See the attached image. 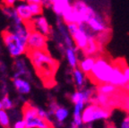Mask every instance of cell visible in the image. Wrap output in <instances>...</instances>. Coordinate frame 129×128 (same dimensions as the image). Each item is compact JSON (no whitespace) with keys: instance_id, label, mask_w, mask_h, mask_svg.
<instances>
[{"instance_id":"cell-19","label":"cell","mask_w":129,"mask_h":128,"mask_svg":"<svg viewBox=\"0 0 129 128\" xmlns=\"http://www.w3.org/2000/svg\"><path fill=\"white\" fill-rule=\"evenodd\" d=\"M117 90V87H116L114 84L110 83H102L97 85L96 87V92L102 93V94L109 95V96H114Z\"/></svg>"},{"instance_id":"cell-8","label":"cell","mask_w":129,"mask_h":128,"mask_svg":"<svg viewBox=\"0 0 129 128\" xmlns=\"http://www.w3.org/2000/svg\"><path fill=\"white\" fill-rule=\"evenodd\" d=\"M26 25L29 27L30 29H34V30H38V31L41 32L42 34H44L45 36L48 37L49 34L51 32V29L48 22L46 18H45L43 15H38L35 16L32 18L31 21L28 22H25Z\"/></svg>"},{"instance_id":"cell-18","label":"cell","mask_w":129,"mask_h":128,"mask_svg":"<svg viewBox=\"0 0 129 128\" xmlns=\"http://www.w3.org/2000/svg\"><path fill=\"white\" fill-rule=\"evenodd\" d=\"M100 44L98 40H96V36L95 37H92V38L90 40L88 43V46L86 47L84 50L83 51V53L84 54V56H94L95 55L98 53L100 49Z\"/></svg>"},{"instance_id":"cell-7","label":"cell","mask_w":129,"mask_h":128,"mask_svg":"<svg viewBox=\"0 0 129 128\" xmlns=\"http://www.w3.org/2000/svg\"><path fill=\"white\" fill-rule=\"evenodd\" d=\"M73 7L77 11L79 15V24L81 23H87L90 19H91L93 16L97 14L96 11L92 7L89 6L83 1H75L73 4Z\"/></svg>"},{"instance_id":"cell-33","label":"cell","mask_w":129,"mask_h":128,"mask_svg":"<svg viewBox=\"0 0 129 128\" xmlns=\"http://www.w3.org/2000/svg\"><path fill=\"white\" fill-rule=\"evenodd\" d=\"M72 128H79V127H76V126H75V125H73V124H72Z\"/></svg>"},{"instance_id":"cell-22","label":"cell","mask_w":129,"mask_h":128,"mask_svg":"<svg viewBox=\"0 0 129 128\" xmlns=\"http://www.w3.org/2000/svg\"><path fill=\"white\" fill-rule=\"evenodd\" d=\"M30 5V9L31 12L33 17L40 15L42 14L43 11V5L42 4H37V3H29Z\"/></svg>"},{"instance_id":"cell-21","label":"cell","mask_w":129,"mask_h":128,"mask_svg":"<svg viewBox=\"0 0 129 128\" xmlns=\"http://www.w3.org/2000/svg\"><path fill=\"white\" fill-rule=\"evenodd\" d=\"M15 67H16V73L14 74V78H16V77H22L24 74H27L28 72H27L26 69V66H25V63L22 59H17L15 62Z\"/></svg>"},{"instance_id":"cell-24","label":"cell","mask_w":129,"mask_h":128,"mask_svg":"<svg viewBox=\"0 0 129 128\" xmlns=\"http://www.w3.org/2000/svg\"><path fill=\"white\" fill-rule=\"evenodd\" d=\"M1 102H2L3 108L4 109H11L13 108V101L7 95H5L2 99H1Z\"/></svg>"},{"instance_id":"cell-29","label":"cell","mask_w":129,"mask_h":128,"mask_svg":"<svg viewBox=\"0 0 129 128\" xmlns=\"http://www.w3.org/2000/svg\"><path fill=\"white\" fill-rule=\"evenodd\" d=\"M123 69H124V74H125V77H126V79H127V82H128V83H129V66H124Z\"/></svg>"},{"instance_id":"cell-35","label":"cell","mask_w":129,"mask_h":128,"mask_svg":"<svg viewBox=\"0 0 129 128\" xmlns=\"http://www.w3.org/2000/svg\"><path fill=\"white\" fill-rule=\"evenodd\" d=\"M6 128H10V127H6Z\"/></svg>"},{"instance_id":"cell-15","label":"cell","mask_w":129,"mask_h":128,"mask_svg":"<svg viewBox=\"0 0 129 128\" xmlns=\"http://www.w3.org/2000/svg\"><path fill=\"white\" fill-rule=\"evenodd\" d=\"M14 86L17 91L21 94H28L30 91V84L27 80H24L22 77H16L14 78Z\"/></svg>"},{"instance_id":"cell-25","label":"cell","mask_w":129,"mask_h":128,"mask_svg":"<svg viewBox=\"0 0 129 128\" xmlns=\"http://www.w3.org/2000/svg\"><path fill=\"white\" fill-rule=\"evenodd\" d=\"M118 128H129V114H125L119 123Z\"/></svg>"},{"instance_id":"cell-13","label":"cell","mask_w":129,"mask_h":128,"mask_svg":"<svg viewBox=\"0 0 129 128\" xmlns=\"http://www.w3.org/2000/svg\"><path fill=\"white\" fill-rule=\"evenodd\" d=\"M75 46L74 47H69V48H66V51H64V55H66V58L68 63L69 66L73 69L78 67L79 65V59H78V51Z\"/></svg>"},{"instance_id":"cell-10","label":"cell","mask_w":129,"mask_h":128,"mask_svg":"<svg viewBox=\"0 0 129 128\" xmlns=\"http://www.w3.org/2000/svg\"><path fill=\"white\" fill-rule=\"evenodd\" d=\"M87 25L89 26V28L91 29V31L96 34V35L102 33V32L109 31L106 21L98 13H97L96 15L93 16L92 18L89 20V22H87Z\"/></svg>"},{"instance_id":"cell-6","label":"cell","mask_w":129,"mask_h":128,"mask_svg":"<svg viewBox=\"0 0 129 128\" xmlns=\"http://www.w3.org/2000/svg\"><path fill=\"white\" fill-rule=\"evenodd\" d=\"M47 43L48 37L34 29H30L27 41L28 50H45L47 49Z\"/></svg>"},{"instance_id":"cell-9","label":"cell","mask_w":129,"mask_h":128,"mask_svg":"<svg viewBox=\"0 0 129 128\" xmlns=\"http://www.w3.org/2000/svg\"><path fill=\"white\" fill-rule=\"evenodd\" d=\"M124 66H121L119 64L114 65L113 68L112 77H111L110 83L114 84L117 88H125L128 84L127 79L124 74Z\"/></svg>"},{"instance_id":"cell-4","label":"cell","mask_w":129,"mask_h":128,"mask_svg":"<svg viewBox=\"0 0 129 128\" xmlns=\"http://www.w3.org/2000/svg\"><path fill=\"white\" fill-rule=\"evenodd\" d=\"M22 119L27 128H54L50 120L41 117L39 115V108L30 103H25L22 107Z\"/></svg>"},{"instance_id":"cell-34","label":"cell","mask_w":129,"mask_h":128,"mask_svg":"<svg viewBox=\"0 0 129 128\" xmlns=\"http://www.w3.org/2000/svg\"><path fill=\"white\" fill-rule=\"evenodd\" d=\"M88 128H91V125H88Z\"/></svg>"},{"instance_id":"cell-20","label":"cell","mask_w":129,"mask_h":128,"mask_svg":"<svg viewBox=\"0 0 129 128\" xmlns=\"http://www.w3.org/2000/svg\"><path fill=\"white\" fill-rule=\"evenodd\" d=\"M54 116L58 123H64L69 116V110L66 107L58 106L54 113Z\"/></svg>"},{"instance_id":"cell-16","label":"cell","mask_w":129,"mask_h":128,"mask_svg":"<svg viewBox=\"0 0 129 128\" xmlns=\"http://www.w3.org/2000/svg\"><path fill=\"white\" fill-rule=\"evenodd\" d=\"M91 102H94V103L103 107V108H109L113 105V96L96 92Z\"/></svg>"},{"instance_id":"cell-31","label":"cell","mask_w":129,"mask_h":128,"mask_svg":"<svg viewBox=\"0 0 129 128\" xmlns=\"http://www.w3.org/2000/svg\"><path fill=\"white\" fill-rule=\"evenodd\" d=\"M28 3H37V4H42V0H27Z\"/></svg>"},{"instance_id":"cell-32","label":"cell","mask_w":129,"mask_h":128,"mask_svg":"<svg viewBox=\"0 0 129 128\" xmlns=\"http://www.w3.org/2000/svg\"><path fill=\"white\" fill-rule=\"evenodd\" d=\"M4 108H3V105H2V102H1V100H0V111L1 110H3Z\"/></svg>"},{"instance_id":"cell-17","label":"cell","mask_w":129,"mask_h":128,"mask_svg":"<svg viewBox=\"0 0 129 128\" xmlns=\"http://www.w3.org/2000/svg\"><path fill=\"white\" fill-rule=\"evenodd\" d=\"M86 77L87 75L79 67L73 69V79L78 89L84 88V85L86 83Z\"/></svg>"},{"instance_id":"cell-14","label":"cell","mask_w":129,"mask_h":128,"mask_svg":"<svg viewBox=\"0 0 129 128\" xmlns=\"http://www.w3.org/2000/svg\"><path fill=\"white\" fill-rule=\"evenodd\" d=\"M96 62V57L93 56H84V57H83L79 61L78 67L81 70L83 71L85 74L88 75L91 74V72L92 71V68Z\"/></svg>"},{"instance_id":"cell-28","label":"cell","mask_w":129,"mask_h":128,"mask_svg":"<svg viewBox=\"0 0 129 128\" xmlns=\"http://www.w3.org/2000/svg\"><path fill=\"white\" fill-rule=\"evenodd\" d=\"M124 108H125V112L129 114V95L124 100Z\"/></svg>"},{"instance_id":"cell-26","label":"cell","mask_w":129,"mask_h":128,"mask_svg":"<svg viewBox=\"0 0 129 128\" xmlns=\"http://www.w3.org/2000/svg\"><path fill=\"white\" fill-rule=\"evenodd\" d=\"M14 128H27L26 123L23 119H19L14 124Z\"/></svg>"},{"instance_id":"cell-23","label":"cell","mask_w":129,"mask_h":128,"mask_svg":"<svg viewBox=\"0 0 129 128\" xmlns=\"http://www.w3.org/2000/svg\"><path fill=\"white\" fill-rule=\"evenodd\" d=\"M0 124L4 128L9 127V124H10V118H9V116H8L6 109H3L0 111Z\"/></svg>"},{"instance_id":"cell-27","label":"cell","mask_w":129,"mask_h":128,"mask_svg":"<svg viewBox=\"0 0 129 128\" xmlns=\"http://www.w3.org/2000/svg\"><path fill=\"white\" fill-rule=\"evenodd\" d=\"M18 1H22V2H27V0H3L5 6H14Z\"/></svg>"},{"instance_id":"cell-1","label":"cell","mask_w":129,"mask_h":128,"mask_svg":"<svg viewBox=\"0 0 129 128\" xmlns=\"http://www.w3.org/2000/svg\"><path fill=\"white\" fill-rule=\"evenodd\" d=\"M29 58L37 74L45 82H50L57 69V62L45 50H28Z\"/></svg>"},{"instance_id":"cell-3","label":"cell","mask_w":129,"mask_h":128,"mask_svg":"<svg viewBox=\"0 0 129 128\" xmlns=\"http://www.w3.org/2000/svg\"><path fill=\"white\" fill-rule=\"evenodd\" d=\"M2 38L11 56L17 58L28 51L27 40H23L11 30H6L2 32Z\"/></svg>"},{"instance_id":"cell-2","label":"cell","mask_w":129,"mask_h":128,"mask_svg":"<svg viewBox=\"0 0 129 128\" xmlns=\"http://www.w3.org/2000/svg\"><path fill=\"white\" fill-rule=\"evenodd\" d=\"M114 65L109 62L105 57H97L96 62L92 68V71L89 74L88 77L95 84L99 85L102 83H109L112 77Z\"/></svg>"},{"instance_id":"cell-12","label":"cell","mask_w":129,"mask_h":128,"mask_svg":"<svg viewBox=\"0 0 129 128\" xmlns=\"http://www.w3.org/2000/svg\"><path fill=\"white\" fill-rule=\"evenodd\" d=\"M15 9L17 11V14H19V16L22 18V20L24 22H28L32 20L33 15L30 12V5H29L28 2L21 1V3L15 5Z\"/></svg>"},{"instance_id":"cell-30","label":"cell","mask_w":129,"mask_h":128,"mask_svg":"<svg viewBox=\"0 0 129 128\" xmlns=\"http://www.w3.org/2000/svg\"><path fill=\"white\" fill-rule=\"evenodd\" d=\"M105 128H117V127L115 125V124H114V123L108 122L107 124H106V126H105Z\"/></svg>"},{"instance_id":"cell-5","label":"cell","mask_w":129,"mask_h":128,"mask_svg":"<svg viewBox=\"0 0 129 128\" xmlns=\"http://www.w3.org/2000/svg\"><path fill=\"white\" fill-rule=\"evenodd\" d=\"M111 111L109 108H103L94 102H91L85 106L82 113V119L85 125H91L97 121H106L109 119Z\"/></svg>"},{"instance_id":"cell-11","label":"cell","mask_w":129,"mask_h":128,"mask_svg":"<svg viewBox=\"0 0 129 128\" xmlns=\"http://www.w3.org/2000/svg\"><path fill=\"white\" fill-rule=\"evenodd\" d=\"M52 9L57 16H63L72 7L70 0H52Z\"/></svg>"}]
</instances>
